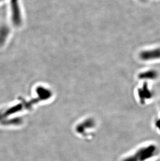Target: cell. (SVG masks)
<instances>
[{"mask_svg":"<svg viewBox=\"0 0 160 161\" xmlns=\"http://www.w3.org/2000/svg\"><path fill=\"white\" fill-rule=\"evenodd\" d=\"M154 126L156 129L160 131V118L157 119L154 121Z\"/></svg>","mask_w":160,"mask_h":161,"instance_id":"cell-6","label":"cell"},{"mask_svg":"<svg viewBox=\"0 0 160 161\" xmlns=\"http://www.w3.org/2000/svg\"><path fill=\"white\" fill-rule=\"evenodd\" d=\"M159 153V148L156 144L146 143L123 156L120 161H151L157 157Z\"/></svg>","mask_w":160,"mask_h":161,"instance_id":"cell-1","label":"cell"},{"mask_svg":"<svg viewBox=\"0 0 160 161\" xmlns=\"http://www.w3.org/2000/svg\"><path fill=\"white\" fill-rule=\"evenodd\" d=\"M139 58L144 61H151L160 59V47L142 51L139 54Z\"/></svg>","mask_w":160,"mask_h":161,"instance_id":"cell-4","label":"cell"},{"mask_svg":"<svg viewBox=\"0 0 160 161\" xmlns=\"http://www.w3.org/2000/svg\"><path fill=\"white\" fill-rule=\"evenodd\" d=\"M141 1H142V2H145V1H146V0H141Z\"/></svg>","mask_w":160,"mask_h":161,"instance_id":"cell-7","label":"cell"},{"mask_svg":"<svg viewBox=\"0 0 160 161\" xmlns=\"http://www.w3.org/2000/svg\"><path fill=\"white\" fill-rule=\"evenodd\" d=\"M153 92L147 82H144L142 86L138 87L136 91V97L138 102L141 105H146L152 99Z\"/></svg>","mask_w":160,"mask_h":161,"instance_id":"cell-3","label":"cell"},{"mask_svg":"<svg viewBox=\"0 0 160 161\" xmlns=\"http://www.w3.org/2000/svg\"><path fill=\"white\" fill-rule=\"evenodd\" d=\"M98 126L96 119L88 116L76 122L73 130L77 137L85 142H90L95 137Z\"/></svg>","mask_w":160,"mask_h":161,"instance_id":"cell-2","label":"cell"},{"mask_svg":"<svg viewBox=\"0 0 160 161\" xmlns=\"http://www.w3.org/2000/svg\"><path fill=\"white\" fill-rule=\"evenodd\" d=\"M0 1H1V0H0Z\"/></svg>","mask_w":160,"mask_h":161,"instance_id":"cell-8","label":"cell"},{"mask_svg":"<svg viewBox=\"0 0 160 161\" xmlns=\"http://www.w3.org/2000/svg\"><path fill=\"white\" fill-rule=\"evenodd\" d=\"M159 76V73L154 69H149L142 72L138 75V78L144 80H156Z\"/></svg>","mask_w":160,"mask_h":161,"instance_id":"cell-5","label":"cell"}]
</instances>
